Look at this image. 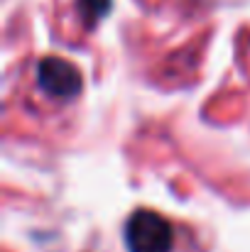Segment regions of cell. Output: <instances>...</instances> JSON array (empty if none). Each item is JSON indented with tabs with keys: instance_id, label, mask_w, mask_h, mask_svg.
Segmentation results:
<instances>
[{
	"instance_id": "obj_1",
	"label": "cell",
	"mask_w": 250,
	"mask_h": 252,
	"mask_svg": "<svg viewBox=\"0 0 250 252\" xmlns=\"http://www.w3.org/2000/svg\"><path fill=\"white\" fill-rule=\"evenodd\" d=\"M172 225L155 211H135L125 223L130 252H172Z\"/></svg>"
},
{
	"instance_id": "obj_2",
	"label": "cell",
	"mask_w": 250,
	"mask_h": 252,
	"mask_svg": "<svg viewBox=\"0 0 250 252\" xmlns=\"http://www.w3.org/2000/svg\"><path fill=\"white\" fill-rule=\"evenodd\" d=\"M39 86L49 93V95H59V98H74L81 88V76L79 71L64 62V59H42L39 62V71H37Z\"/></svg>"
},
{
	"instance_id": "obj_3",
	"label": "cell",
	"mask_w": 250,
	"mask_h": 252,
	"mask_svg": "<svg viewBox=\"0 0 250 252\" xmlns=\"http://www.w3.org/2000/svg\"><path fill=\"white\" fill-rule=\"evenodd\" d=\"M110 7V0H81V12L88 20H96L101 15H106Z\"/></svg>"
}]
</instances>
